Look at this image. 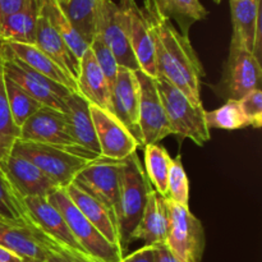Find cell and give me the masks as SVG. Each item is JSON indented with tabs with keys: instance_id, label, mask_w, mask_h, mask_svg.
<instances>
[{
	"instance_id": "24",
	"label": "cell",
	"mask_w": 262,
	"mask_h": 262,
	"mask_svg": "<svg viewBox=\"0 0 262 262\" xmlns=\"http://www.w3.org/2000/svg\"><path fill=\"white\" fill-rule=\"evenodd\" d=\"M66 189V192L68 193L69 199L72 200L74 205L77 206V209L83 214V216L109 241L112 245L117 246V247L122 248L120 246V238L118 234V229L115 227L114 222L110 217L109 211L106 210V207L101 204L100 201H97L95 197H92L91 194H89L87 192H84L83 189H81L79 187H77L76 184L72 183L69 184ZM123 251V250H122Z\"/></svg>"
},
{
	"instance_id": "29",
	"label": "cell",
	"mask_w": 262,
	"mask_h": 262,
	"mask_svg": "<svg viewBox=\"0 0 262 262\" xmlns=\"http://www.w3.org/2000/svg\"><path fill=\"white\" fill-rule=\"evenodd\" d=\"M156 7L168 19H174L183 36H188L189 28L209 14L200 0H155Z\"/></svg>"
},
{
	"instance_id": "11",
	"label": "cell",
	"mask_w": 262,
	"mask_h": 262,
	"mask_svg": "<svg viewBox=\"0 0 262 262\" xmlns=\"http://www.w3.org/2000/svg\"><path fill=\"white\" fill-rule=\"evenodd\" d=\"M136 76L140 84V130L145 147L163 141L171 130L156 79L141 71L136 72Z\"/></svg>"
},
{
	"instance_id": "37",
	"label": "cell",
	"mask_w": 262,
	"mask_h": 262,
	"mask_svg": "<svg viewBox=\"0 0 262 262\" xmlns=\"http://www.w3.org/2000/svg\"><path fill=\"white\" fill-rule=\"evenodd\" d=\"M248 120V124L253 128H260L262 125V91L261 89L253 90L250 94L245 95L238 100Z\"/></svg>"
},
{
	"instance_id": "10",
	"label": "cell",
	"mask_w": 262,
	"mask_h": 262,
	"mask_svg": "<svg viewBox=\"0 0 262 262\" xmlns=\"http://www.w3.org/2000/svg\"><path fill=\"white\" fill-rule=\"evenodd\" d=\"M96 35L110 49L119 67L140 71L129 43L127 30V15L113 0H100Z\"/></svg>"
},
{
	"instance_id": "14",
	"label": "cell",
	"mask_w": 262,
	"mask_h": 262,
	"mask_svg": "<svg viewBox=\"0 0 262 262\" xmlns=\"http://www.w3.org/2000/svg\"><path fill=\"white\" fill-rule=\"evenodd\" d=\"M90 112L99 142L100 155L113 160H123L133 152H137L140 147L137 141L113 113L92 104H90Z\"/></svg>"
},
{
	"instance_id": "34",
	"label": "cell",
	"mask_w": 262,
	"mask_h": 262,
	"mask_svg": "<svg viewBox=\"0 0 262 262\" xmlns=\"http://www.w3.org/2000/svg\"><path fill=\"white\" fill-rule=\"evenodd\" d=\"M0 219L9 222L30 223L23 200L20 199L8 181L0 166Z\"/></svg>"
},
{
	"instance_id": "41",
	"label": "cell",
	"mask_w": 262,
	"mask_h": 262,
	"mask_svg": "<svg viewBox=\"0 0 262 262\" xmlns=\"http://www.w3.org/2000/svg\"><path fill=\"white\" fill-rule=\"evenodd\" d=\"M155 261L154 262H179L166 245L155 246Z\"/></svg>"
},
{
	"instance_id": "22",
	"label": "cell",
	"mask_w": 262,
	"mask_h": 262,
	"mask_svg": "<svg viewBox=\"0 0 262 262\" xmlns=\"http://www.w3.org/2000/svg\"><path fill=\"white\" fill-rule=\"evenodd\" d=\"M63 113L66 115L69 136L74 145L100 155L99 142L90 112V102L78 92H71L66 100V110Z\"/></svg>"
},
{
	"instance_id": "36",
	"label": "cell",
	"mask_w": 262,
	"mask_h": 262,
	"mask_svg": "<svg viewBox=\"0 0 262 262\" xmlns=\"http://www.w3.org/2000/svg\"><path fill=\"white\" fill-rule=\"evenodd\" d=\"M90 49H91L92 54H94L100 69H101V72L104 73L105 78H106L107 81V84H109L110 87V91H112L113 84H114L115 78H117L118 69H119L117 59L113 55L110 49L102 42V40L97 35L95 36L92 42L90 43Z\"/></svg>"
},
{
	"instance_id": "23",
	"label": "cell",
	"mask_w": 262,
	"mask_h": 262,
	"mask_svg": "<svg viewBox=\"0 0 262 262\" xmlns=\"http://www.w3.org/2000/svg\"><path fill=\"white\" fill-rule=\"evenodd\" d=\"M77 87L78 94L82 95L90 104L113 113L112 91L90 48L81 58Z\"/></svg>"
},
{
	"instance_id": "30",
	"label": "cell",
	"mask_w": 262,
	"mask_h": 262,
	"mask_svg": "<svg viewBox=\"0 0 262 262\" xmlns=\"http://www.w3.org/2000/svg\"><path fill=\"white\" fill-rule=\"evenodd\" d=\"M143 148H145L146 177L154 186V189L161 196L166 197L168 196V176L171 158L160 143L147 145Z\"/></svg>"
},
{
	"instance_id": "1",
	"label": "cell",
	"mask_w": 262,
	"mask_h": 262,
	"mask_svg": "<svg viewBox=\"0 0 262 262\" xmlns=\"http://www.w3.org/2000/svg\"><path fill=\"white\" fill-rule=\"evenodd\" d=\"M142 9L155 48L158 77H163L183 92L196 106H202L201 79L205 69L188 36H183L164 17L155 0H145Z\"/></svg>"
},
{
	"instance_id": "18",
	"label": "cell",
	"mask_w": 262,
	"mask_h": 262,
	"mask_svg": "<svg viewBox=\"0 0 262 262\" xmlns=\"http://www.w3.org/2000/svg\"><path fill=\"white\" fill-rule=\"evenodd\" d=\"M119 7L127 15V30L135 58L140 71L152 78H158L155 60V48L151 31L145 19L142 9L135 0H120Z\"/></svg>"
},
{
	"instance_id": "28",
	"label": "cell",
	"mask_w": 262,
	"mask_h": 262,
	"mask_svg": "<svg viewBox=\"0 0 262 262\" xmlns=\"http://www.w3.org/2000/svg\"><path fill=\"white\" fill-rule=\"evenodd\" d=\"M40 10L48 18L49 23L53 26L54 30L63 37L72 53L81 61V58L90 48V45L84 42L81 36L76 32V30L72 27L60 3L58 0H40Z\"/></svg>"
},
{
	"instance_id": "2",
	"label": "cell",
	"mask_w": 262,
	"mask_h": 262,
	"mask_svg": "<svg viewBox=\"0 0 262 262\" xmlns=\"http://www.w3.org/2000/svg\"><path fill=\"white\" fill-rule=\"evenodd\" d=\"M12 152L35 164L59 188L72 184L82 169L100 156L78 145L54 146L18 140Z\"/></svg>"
},
{
	"instance_id": "17",
	"label": "cell",
	"mask_w": 262,
	"mask_h": 262,
	"mask_svg": "<svg viewBox=\"0 0 262 262\" xmlns=\"http://www.w3.org/2000/svg\"><path fill=\"white\" fill-rule=\"evenodd\" d=\"M0 166L9 183L22 200L27 197L48 199L59 188L35 164L14 152H10V155L0 163Z\"/></svg>"
},
{
	"instance_id": "16",
	"label": "cell",
	"mask_w": 262,
	"mask_h": 262,
	"mask_svg": "<svg viewBox=\"0 0 262 262\" xmlns=\"http://www.w3.org/2000/svg\"><path fill=\"white\" fill-rule=\"evenodd\" d=\"M233 35L230 46L243 48L261 61V0H229Z\"/></svg>"
},
{
	"instance_id": "6",
	"label": "cell",
	"mask_w": 262,
	"mask_h": 262,
	"mask_svg": "<svg viewBox=\"0 0 262 262\" xmlns=\"http://www.w3.org/2000/svg\"><path fill=\"white\" fill-rule=\"evenodd\" d=\"M0 55L3 58V72L5 77L12 79L23 91L27 92L32 99L43 106L53 107L59 112L66 110L67 97L73 91L31 69L19 59L13 56L2 43Z\"/></svg>"
},
{
	"instance_id": "44",
	"label": "cell",
	"mask_w": 262,
	"mask_h": 262,
	"mask_svg": "<svg viewBox=\"0 0 262 262\" xmlns=\"http://www.w3.org/2000/svg\"><path fill=\"white\" fill-rule=\"evenodd\" d=\"M214 2H215V3H216V4H219V3H220V2H222V0H214Z\"/></svg>"
},
{
	"instance_id": "21",
	"label": "cell",
	"mask_w": 262,
	"mask_h": 262,
	"mask_svg": "<svg viewBox=\"0 0 262 262\" xmlns=\"http://www.w3.org/2000/svg\"><path fill=\"white\" fill-rule=\"evenodd\" d=\"M35 45L46 54L56 66L63 69L64 73L77 83L79 74V63L66 41L54 30L43 13H38L35 28Z\"/></svg>"
},
{
	"instance_id": "12",
	"label": "cell",
	"mask_w": 262,
	"mask_h": 262,
	"mask_svg": "<svg viewBox=\"0 0 262 262\" xmlns=\"http://www.w3.org/2000/svg\"><path fill=\"white\" fill-rule=\"evenodd\" d=\"M23 205L31 224L46 237L66 250L89 257L73 237L61 212L46 197H27L23 199Z\"/></svg>"
},
{
	"instance_id": "15",
	"label": "cell",
	"mask_w": 262,
	"mask_h": 262,
	"mask_svg": "<svg viewBox=\"0 0 262 262\" xmlns=\"http://www.w3.org/2000/svg\"><path fill=\"white\" fill-rule=\"evenodd\" d=\"M113 114L143 147L140 130V84L136 72L119 67L112 89Z\"/></svg>"
},
{
	"instance_id": "4",
	"label": "cell",
	"mask_w": 262,
	"mask_h": 262,
	"mask_svg": "<svg viewBox=\"0 0 262 262\" xmlns=\"http://www.w3.org/2000/svg\"><path fill=\"white\" fill-rule=\"evenodd\" d=\"M156 83L171 135H176L179 141L188 138L197 146H204L211 137L205 120L206 110L204 109V105L196 106L192 104L183 92L163 77H158Z\"/></svg>"
},
{
	"instance_id": "19",
	"label": "cell",
	"mask_w": 262,
	"mask_h": 262,
	"mask_svg": "<svg viewBox=\"0 0 262 262\" xmlns=\"http://www.w3.org/2000/svg\"><path fill=\"white\" fill-rule=\"evenodd\" d=\"M19 140L54 146L74 145L63 112L42 106L31 115L19 129Z\"/></svg>"
},
{
	"instance_id": "7",
	"label": "cell",
	"mask_w": 262,
	"mask_h": 262,
	"mask_svg": "<svg viewBox=\"0 0 262 262\" xmlns=\"http://www.w3.org/2000/svg\"><path fill=\"white\" fill-rule=\"evenodd\" d=\"M122 161L100 156L82 169L73 182L77 187L91 194L106 207L117 229Z\"/></svg>"
},
{
	"instance_id": "3",
	"label": "cell",
	"mask_w": 262,
	"mask_h": 262,
	"mask_svg": "<svg viewBox=\"0 0 262 262\" xmlns=\"http://www.w3.org/2000/svg\"><path fill=\"white\" fill-rule=\"evenodd\" d=\"M151 183L146 177L137 152L123 159L119 178L118 234L122 250L129 245V237L142 217Z\"/></svg>"
},
{
	"instance_id": "38",
	"label": "cell",
	"mask_w": 262,
	"mask_h": 262,
	"mask_svg": "<svg viewBox=\"0 0 262 262\" xmlns=\"http://www.w3.org/2000/svg\"><path fill=\"white\" fill-rule=\"evenodd\" d=\"M43 262H95L91 258L86 257V256L78 255V253H74L72 251L66 250V248L60 247L56 243L49 247L48 257Z\"/></svg>"
},
{
	"instance_id": "43",
	"label": "cell",
	"mask_w": 262,
	"mask_h": 262,
	"mask_svg": "<svg viewBox=\"0 0 262 262\" xmlns=\"http://www.w3.org/2000/svg\"><path fill=\"white\" fill-rule=\"evenodd\" d=\"M58 2H59V3H60V4H61V5H64V4H67V3H68V2H69V0H58Z\"/></svg>"
},
{
	"instance_id": "26",
	"label": "cell",
	"mask_w": 262,
	"mask_h": 262,
	"mask_svg": "<svg viewBox=\"0 0 262 262\" xmlns=\"http://www.w3.org/2000/svg\"><path fill=\"white\" fill-rule=\"evenodd\" d=\"M40 0H25L18 12L0 22V41L35 45V28Z\"/></svg>"
},
{
	"instance_id": "9",
	"label": "cell",
	"mask_w": 262,
	"mask_h": 262,
	"mask_svg": "<svg viewBox=\"0 0 262 262\" xmlns=\"http://www.w3.org/2000/svg\"><path fill=\"white\" fill-rule=\"evenodd\" d=\"M261 61L243 48L230 46L215 92L224 100H241L253 90L261 89Z\"/></svg>"
},
{
	"instance_id": "13",
	"label": "cell",
	"mask_w": 262,
	"mask_h": 262,
	"mask_svg": "<svg viewBox=\"0 0 262 262\" xmlns=\"http://www.w3.org/2000/svg\"><path fill=\"white\" fill-rule=\"evenodd\" d=\"M53 241L31 223L0 219V246L23 262H43Z\"/></svg>"
},
{
	"instance_id": "32",
	"label": "cell",
	"mask_w": 262,
	"mask_h": 262,
	"mask_svg": "<svg viewBox=\"0 0 262 262\" xmlns=\"http://www.w3.org/2000/svg\"><path fill=\"white\" fill-rule=\"evenodd\" d=\"M5 94H7L8 105H9L10 114H12L13 122L20 129L26 120L35 114L37 110L43 106L38 101L30 96L26 91H23L17 83L4 76Z\"/></svg>"
},
{
	"instance_id": "33",
	"label": "cell",
	"mask_w": 262,
	"mask_h": 262,
	"mask_svg": "<svg viewBox=\"0 0 262 262\" xmlns=\"http://www.w3.org/2000/svg\"><path fill=\"white\" fill-rule=\"evenodd\" d=\"M205 120L209 127L217 129L235 130L250 127L238 100H228L223 106L205 113Z\"/></svg>"
},
{
	"instance_id": "27",
	"label": "cell",
	"mask_w": 262,
	"mask_h": 262,
	"mask_svg": "<svg viewBox=\"0 0 262 262\" xmlns=\"http://www.w3.org/2000/svg\"><path fill=\"white\" fill-rule=\"evenodd\" d=\"M99 5L100 0H69L61 5L72 27L89 45L96 36Z\"/></svg>"
},
{
	"instance_id": "35",
	"label": "cell",
	"mask_w": 262,
	"mask_h": 262,
	"mask_svg": "<svg viewBox=\"0 0 262 262\" xmlns=\"http://www.w3.org/2000/svg\"><path fill=\"white\" fill-rule=\"evenodd\" d=\"M166 199L179 206L189 209V182L183 164H182L181 156L171 159L168 176V196Z\"/></svg>"
},
{
	"instance_id": "42",
	"label": "cell",
	"mask_w": 262,
	"mask_h": 262,
	"mask_svg": "<svg viewBox=\"0 0 262 262\" xmlns=\"http://www.w3.org/2000/svg\"><path fill=\"white\" fill-rule=\"evenodd\" d=\"M0 262H23L20 257L0 246Z\"/></svg>"
},
{
	"instance_id": "5",
	"label": "cell",
	"mask_w": 262,
	"mask_h": 262,
	"mask_svg": "<svg viewBox=\"0 0 262 262\" xmlns=\"http://www.w3.org/2000/svg\"><path fill=\"white\" fill-rule=\"evenodd\" d=\"M61 212L72 234L84 252L95 262H122V248L112 245L77 209L64 188H58L48 197Z\"/></svg>"
},
{
	"instance_id": "25",
	"label": "cell",
	"mask_w": 262,
	"mask_h": 262,
	"mask_svg": "<svg viewBox=\"0 0 262 262\" xmlns=\"http://www.w3.org/2000/svg\"><path fill=\"white\" fill-rule=\"evenodd\" d=\"M3 46L12 54L13 56L19 59L22 63L30 67L33 71L38 72V73L43 74L48 78L53 79V81L58 82V83L63 84L64 87L69 89L73 92H78V87L77 83L72 78H69L63 69L59 66H56L43 51L36 45L32 43H22V42H5V41H0Z\"/></svg>"
},
{
	"instance_id": "39",
	"label": "cell",
	"mask_w": 262,
	"mask_h": 262,
	"mask_svg": "<svg viewBox=\"0 0 262 262\" xmlns=\"http://www.w3.org/2000/svg\"><path fill=\"white\" fill-rule=\"evenodd\" d=\"M155 246H143L140 250L122 258V262H154L155 261Z\"/></svg>"
},
{
	"instance_id": "20",
	"label": "cell",
	"mask_w": 262,
	"mask_h": 262,
	"mask_svg": "<svg viewBox=\"0 0 262 262\" xmlns=\"http://www.w3.org/2000/svg\"><path fill=\"white\" fill-rule=\"evenodd\" d=\"M169 228L170 214L168 199L152 188L148 193L142 217L130 234L129 243L141 239L145 242V246L166 245Z\"/></svg>"
},
{
	"instance_id": "40",
	"label": "cell",
	"mask_w": 262,
	"mask_h": 262,
	"mask_svg": "<svg viewBox=\"0 0 262 262\" xmlns=\"http://www.w3.org/2000/svg\"><path fill=\"white\" fill-rule=\"evenodd\" d=\"M25 0H0V22L20 9Z\"/></svg>"
},
{
	"instance_id": "8",
	"label": "cell",
	"mask_w": 262,
	"mask_h": 262,
	"mask_svg": "<svg viewBox=\"0 0 262 262\" xmlns=\"http://www.w3.org/2000/svg\"><path fill=\"white\" fill-rule=\"evenodd\" d=\"M168 204L170 228L166 246L179 262H201L206 245L204 225L189 209L170 200Z\"/></svg>"
},
{
	"instance_id": "31",
	"label": "cell",
	"mask_w": 262,
	"mask_h": 262,
	"mask_svg": "<svg viewBox=\"0 0 262 262\" xmlns=\"http://www.w3.org/2000/svg\"><path fill=\"white\" fill-rule=\"evenodd\" d=\"M19 140V128L13 122L4 86L3 58L0 55V163L10 155L13 146Z\"/></svg>"
}]
</instances>
